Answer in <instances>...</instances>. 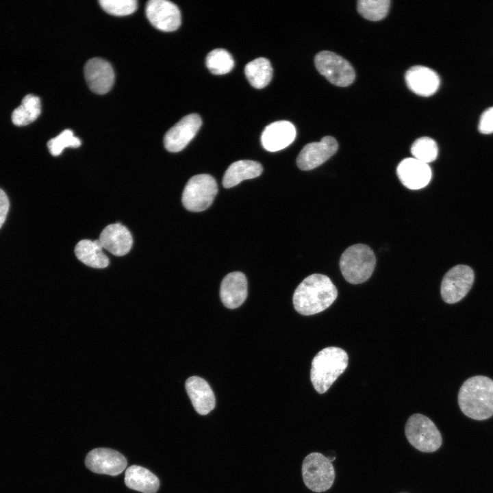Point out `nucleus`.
I'll list each match as a JSON object with an SVG mask.
<instances>
[{"label": "nucleus", "instance_id": "24", "mask_svg": "<svg viewBox=\"0 0 493 493\" xmlns=\"http://www.w3.org/2000/svg\"><path fill=\"white\" fill-rule=\"evenodd\" d=\"M244 73L250 84L255 88L260 89L266 86L270 81L273 68L268 59L258 58L246 64Z\"/></svg>", "mask_w": 493, "mask_h": 493}, {"label": "nucleus", "instance_id": "32", "mask_svg": "<svg viewBox=\"0 0 493 493\" xmlns=\"http://www.w3.org/2000/svg\"><path fill=\"white\" fill-rule=\"evenodd\" d=\"M9 207V199L5 192L0 188V228L5 220Z\"/></svg>", "mask_w": 493, "mask_h": 493}, {"label": "nucleus", "instance_id": "5", "mask_svg": "<svg viewBox=\"0 0 493 493\" xmlns=\"http://www.w3.org/2000/svg\"><path fill=\"white\" fill-rule=\"evenodd\" d=\"M405 433L409 442L423 453H432L441 446L442 435L429 418L420 414L412 415L407 420Z\"/></svg>", "mask_w": 493, "mask_h": 493}, {"label": "nucleus", "instance_id": "8", "mask_svg": "<svg viewBox=\"0 0 493 493\" xmlns=\"http://www.w3.org/2000/svg\"><path fill=\"white\" fill-rule=\"evenodd\" d=\"M314 64L317 71L337 86H348L355 79V71L351 64L333 52H319L315 56Z\"/></svg>", "mask_w": 493, "mask_h": 493}, {"label": "nucleus", "instance_id": "2", "mask_svg": "<svg viewBox=\"0 0 493 493\" xmlns=\"http://www.w3.org/2000/svg\"><path fill=\"white\" fill-rule=\"evenodd\" d=\"M458 403L468 417L483 420L493 416V380L477 375L468 378L458 394Z\"/></svg>", "mask_w": 493, "mask_h": 493}, {"label": "nucleus", "instance_id": "23", "mask_svg": "<svg viewBox=\"0 0 493 493\" xmlns=\"http://www.w3.org/2000/svg\"><path fill=\"white\" fill-rule=\"evenodd\" d=\"M75 253L79 261L90 267L103 268L109 265V259L99 240H80L75 246Z\"/></svg>", "mask_w": 493, "mask_h": 493}, {"label": "nucleus", "instance_id": "30", "mask_svg": "<svg viewBox=\"0 0 493 493\" xmlns=\"http://www.w3.org/2000/svg\"><path fill=\"white\" fill-rule=\"evenodd\" d=\"M99 3L105 12L118 16L129 15L138 8L136 0H100Z\"/></svg>", "mask_w": 493, "mask_h": 493}, {"label": "nucleus", "instance_id": "1", "mask_svg": "<svg viewBox=\"0 0 493 493\" xmlns=\"http://www.w3.org/2000/svg\"><path fill=\"white\" fill-rule=\"evenodd\" d=\"M338 290L331 279L322 274L307 277L296 288L292 298L294 309L305 316L328 308L336 299Z\"/></svg>", "mask_w": 493, "mask_h": 493}, {"label": "nucleus", "instance_id": "3", "mask_svg": "<svg viewBox=\"0 0 493 493\" xmlns=\"http://www.w3.org/2000/svg\"><path fill=\"white\" fill-rule=\"evenodd\" d=\"M349 357L341 348L329 346L320 351L312 362L310 379L320 394L326 392L346 370Z\"/></svg>", "mask_w": 493, "mask_h": 493}, {"label": "nucleus", "instance_id": "4", "mask_svg": "<svg viewBox=\"0 0 493 493\" xmlns=\"http://www.w3.org/2000/svg\"><path fill=\"white\" fill-rule=\"evenodd\" d=\"M376 257L372 250L364 244L348 247L340 259V268L346 281L359 284L367 281L372 274Z\"/></svg>", "mask_w": 493, "mask_h": 493}, {"label": "nucleus", "instance_id": "27", "mask_svg": "<svg viewBox=\"0 0 493 493\" xmlns=\"http://www.w3.org/2000/svg\"><path fill=\"white\" fill-rule=\"evenodd\" d=\"M390 3L389 0H359L357 2V11L366 19L380 21L387 15Z\"/></svg>", "mask_w": 493, "mask_h": 493}, {"label": "nucleus", "instance_id": "15", "mask_svg": "<svg viewBox=\"0 0 493 493\" xmlns=\"http://www.w3.org/2000/svg\"><path fill=\"white\" fill-rule=\"evenodd\" d=\"M396 174L403 185L411 190L425 187L432 175L428 164L414 157L403 159L396 168Z\"/></svg>", "mask_w": 493, "mask_h": 493}, {"label": "nucleus", "instance_id": "7", "mask_svg": "<svg viewBox=\"0 0 493 493\" xmlns=\"http://www.w3.org/2000/svg\"><path fill=\"white\" fill-rule=\"evenodd\" d=\"M302 476L307 488L314 492H323L332 486L335 480V470L328 457L314 452L303 459Z\"/></svg>", "mask_w": 493, "mask_h": 493}, {"label": "nucleus", "instance_id": "22", "mask_svg": "<svg viewBox=\"0 0 493 493\" xmlns=\"http://www.w3.org/2000/svg\"><path fill=\"white\" fill-rule=\"evenodd\" d=\"M125 483L129 488L142 493H155L160 486L159 479L153 473L136 465L126 470Z\"/></svg>", "mask_w": 493, "mask_h": 493}, {"label": "nucleus", "instance_id": "28", "mask_svg": "<svg viewBox=\"0 0 493 493\" xmlns=\"http://www.w3.org/2000/svg\"><path fill=\"white\" fill-rule=\"evenodd\" d=\"M414 158L426 164L434 161L438 154V148L434 140L424 136L416 139L411 147Z\"/></svg>", "mask_w": 493, "mask_h": 493}, {"label": "nucleus", "instance_id": "6", "mask_svg": "<svg viewBox=\"0 0 493 493\" xmlns=\"http://www.w3.org/2000/svg\"><path fill=\"white\" fill-rule=\"evenodd\" d=\"M217 192L218 185L212 176L208 174L196 175L186 184L181 201L187 210L202 212L212 205Z\"/></svg>", "mask_w": 493, "mask_h": 493}, {"label": "nucleus", "instance_id": "26", "mask_svg": "<svg viewBox=\"0 0 493 493\" xmlns=\"http://www.w3.org/2000/svg\"><path fill=\"white\" fill-rule=\"evenodd\" d=\"M205 64L212 74L224 75L233 69L235 63L233 57L226 49H215L207 55Z\"/></svg>", "mask_w": 493, "mask_h": 493}, {"label": "nucleus", "instance_id": "17", "mask_svg": "<svg viewBox=\"0 0 493 493\" xmlns=\"http://www.w3.org/2000/svg\"><path fill=\"white\" fill-rule=\"evenodd\" d=\"M99 240L103 249L116 256L126 255L133 244L130 231L119 223L106 226L101 231Z\"/></svg>", "mask_w": 493, "mask_h": 493}, {"label": "nucleus", "instance_id": "14", "mask_svg": "<svg viewBox=\"0 0 493 493\" xmlns=\"http://www.w3.org/2000/svg\"><path fill=\"white\" fill-rule=\"evenodd\" d=\"M84 71L86 83L93 92L103 94L112 88L115 74L107 60L100 58H91L85 64Z\"/></svg>", "mask_w": 493, "mask_h": 493}, {"label": "nucleus", "instance_id": "11", "mask_svg": "<svg viewBox=\"0 0 493 493\" xmlns=\"http://www.w3.org/2000/svg\"><path fill=\"white\" fill-rule=\"evenodd\" d=\"M338 149V142L333 137L324 136L319 142L304 146L297 156L296 164L301 170H312L333 156Z\"/></svg>", "mask_w": 493, "mask_h": 493}, {"label": "nucleus", "instance_id": "20", "mask_svg": "<svg viewBox=\"0 0 493 493\" xmlns=\"http://www.w3.org/2000/svg\"><path fill=\"white\" fill-rule=\"evenodd\" d=\"M186 389L195 411L200 415L209 414L215 407L214 392L201 377L192 376L186 381Z\"/></svg>", "mask_w": 493, "mask_h": 493}, {"label": "nucleus", "instance_id": "12", "mask_svg": "<svg viewBox=\"0 0 493 493\" xmlns=\"http://www.w3.org/2000/svg\"><path fill=\"white\" fill-rule=\"evenodd\" d=\"M151 24L162 31H173L181 25V13L175 3L166 0H150L145 7Z\"/></svg>", "mask_w": 493, "mask_h": 493}, {"label": "nucleus", "instance_id": "19", "mask_svg": "<svg viewBox=\"0 0 493 493\" xmlns=\"http://www.w3.org/2000/svg\"><path fill=\"white\" fill-rule=\"evenodd\" d=\"M220 296L223 305L229 309L240 306L247 296V280L241 272L227 274L220 284Z\"/></svg>", "mask_w": 493, "mask_h": 493}, {"label": "nucleus", "instance_id": "9", "mask_svg": "<svg viewBox=\"0 0 493 493\" xmlns=\"http://www.w3.org/2000/svg\"><path fill=\"white\" fill-rule=\"evenodd\" d=\"M472 269L466 265H457L444 276L440 286L443 301L449 304L460 301L469 292L474 282Z\"/></svg>", "mask_w": 493, "mask_h": 493}, {"label": "nucleus", "instance_id": "13", "mask_svg": "<svg viewBox=\"0 0 493 493\" xmlns=\"http://www.w3.org/2000/svg\"><path fill=\"white\" fill-rule=\"evenodd\" d=\"M85 464L93 472L116 476L125 470L127 462L125 457L115 450L97 448L88 453Z\"/></svg>", "mask_w": 493, "mask_h": 493}, {"label": "nucleus", "instance_id": "21", "mask_svg": "<svg viewBox=\"0 0 493 493\" xmlns=\"http://www.w3.org/2000/svg\"><path fill=\"white\" fill-rule=\"evenodd\" d=\"M263 171L261 164L256 161L242 160L229 166L223 178V186L225 188L233 187L245 179L260 176Z\"/></svg>", "mask_w": 493, "mask_h": 493}, {"label": "nucleus", "instance_id": "10", "mask_svg": "<svg viewBox=\"0 0 493 493\" xmlns=\"http://www.w3.org/2000/svg\"><path fill=\"white\" fill-rule=\"evenodd\" d=\"M201 125V118L197 114H190L183 117L164 135L166 149L172 153L183 150L194 138Z\"/></svg>", "mask_w": 493, "mask_h": 493}, {"label": "nucleus", "instance_id": "18", "mask_svg": "<svg viewBox=\"0 0 493 493\" xmlns=\"http://www.w3.org/2000/svg\"><path fill=\"white\" fill-rule=\"evenodd\" d=\"M407 87L415 94L429 97L438 89L440 78L433 70L424 66L409 68L405 75Z\"/></svg>", "mask_w": 493, "mask_h": 493}, {"label": "nucleus", "instance_id": "16", "mask_svg": "<svg viewBox=\"0 0 493 493\" xmlns=\"http://www.w3.org/2000/svg\"><path fill=\"white\" fill-rule=\"evenodd\" d=\"M296 135V128L292 123L278 121L264 128L261 136V142L266 150L275 152L292 144Z\"/></svg>", "mask_w": 493, "mask_h": 493}, {"label": "nucleus", "instance_id": "25", "mask_svg": "<svg viewBox=\"0 0 493 493\" xmlns=\"http://www.w3.org/2000/svg\"><path fill=\"white\" fill-rule=\"evenodd\" d=\"M41 102L38 97L29 94L22 100L21 105L12 114V121L16 126H24L34 122L40 114Z\"/></svg>", "mask_w": 493, "mask_h": 493}, {"label": "nucleus", "instance_id": "31", "mask_svg": "<svg viewBox=\"0 0 493 493\" xmlns=\"http://www.w3.org/2000/svg\"><path fill=\"white\" fill-rule=\"evenodd\" d=\"M478 129L482 134L493 133V106L487 108L481 115Z\"/></svg>", "mask_w": 493, "mask_h": 493}, {"label": "nucleus", "instance_id": "29", "mask_svg": "<svg viewBox=\"0 0 493 493\" xmlns=\"http://www.w3.org/2000/svg\"><path fill=\"white\" fill-rule=\"evenodd\" d=\"M79 138L75 136L71 129H65L56 137L51 138L47 143L51 154L53 156L60 155L66 147L77 148L81 145Z\"/></svg>", "mask_w": 493, "mask_h": 493}]
</instances>
